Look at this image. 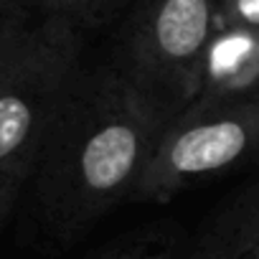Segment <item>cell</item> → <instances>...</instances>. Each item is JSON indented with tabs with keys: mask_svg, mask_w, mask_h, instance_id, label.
<instances>
[{
	"mask_svg": "<svg viewBox=\"0 0 259 259\" xmlns=\"http://www.w3.org/2000/svg\"><path fill=\"white\" fill-rule=\"evenodd\" d=\"M6 3H8V6H13V8H16V6H18V3H21V0H6Z\"/></svg>",
	"mask_w": 259,
	"mask_h": 259,
	"instance_id": "obj_12",
	"label": "cell"
},
{
	"mask_svg": "<svg viewBox=\"0 0 259 259\" xmlns=\"http://www.w3.org/2000/svg\"><path fill=\"white\" fill-rule=\"evenodd\" d=\"M23 183H26L23 176L0 170V226H3V221L8 219V213H11V208H13Z\"/></svg>",
	"mask_w": 259,
	"mask_h": 259,
	"instance_id": "obj_10",
	"label": "cell"
},
{
	"mask_svg": "<svg viewBox=\"0 0 259 259\" xmlns=\"http://www.w3.org/2000/svg\"><path fill=\"white\" fill-rule=\"evenodd\" d=\"M41 3L49 16L66 18L74 26H79L81 21H89L99 8V0H41Z\"/></svg>",
	"mask_w": 259,
	"mask_h": 259,
	"instance_id": "obj_9",
	"label": "cell"
},
{
	"mask_svg": "<svg viewBox=\"0 0 259 259\" xmlns=\"http://www.w3.org/2000/svg\"><path fill=\"white\" fill-rule=\"evenodd\" d=\"M173 254L176 236L165 229H150L112 244L97 259H173Z\"/></svg>",
	"mask_w": 259,
	"mask_h": 259,
	"instance_id": "obj_7",
	"label": "cell"
},
{
	"mask_svg": "<svg viewBox=\"0 0 259 259\" xmlns=\"http://www.w3.org/2000/svg\"><path fill=\"white\" fill-rule=\"evenodd\" d=\"M259 102V33L219 26L198 69L193 104Z\"/></svg>",
	"mask_w": 259,
	"mask_h": 259,
	"instance_id": "obj_5",
	"label": "cell"
},
{
	"mask_svg": "<svg viewBox=\"0 0 259 259\" xmlns=\"http://www.w3.org/2000/svg\"><path fill=\"white\" fill-rule=\"evenodd\" d=\"M79 31L46 16L0 38V170L31 178L81 74Z\"/></svg>",
	"mask_w": 259,
	"mask_h": 259,
	"instance_id": "obj_2",
	"label": "cell"
},
{
	"mask_svg": "<svg viewBox=\"0 0 259 259\" xmlns=\"http://www.w3.org/2000/svg\"><path fill=\"white\" fill-rule=\"evenodd\" d=\"M219 26H234L259 33V0H216Z\"/></svg>",
	"mask_w": 259,
	"mask_h": 259,
	"instance_id": "obj_8",
	"label": "cell"
},
{
	"mask_svg": "<svg viewBox=\"0 0 259 259\" xmlns=\"http://www.w3.org/2000/svg\"><path fill=\"white\" fill-rule=\"evenodd\" d=\"M191 259H259V183L208 221Z\"/></svg>",
	"mask_w": 259,
	"mask_h": 259,
	"instance_id": "obj_6",
	"label": "cell"
},
{
	"mask_svg": "<svg viewBox=\"0 0 259 259\" xmlns=\"http://www.w3.org/2000/svg\"><path fill=\"white\" fill-rule=\"evenodd\" d=\"M216 28V0H150L130 28L119 74L165 124L193 104Z\"/></svg>",
	"mask_w": 259,
	"mask_h": 259,
	"instance_id": "obj_3",
	"label": "cell"
},
{
	"mask_svg": "<svg viewBox=\"0 0 259 259\" xmlns=\"http://www.w3.org/2000/svg\"><path fill=\"white\" fill-rule=\"evenodd\" d=\"M18 26H23V18L13 11V6H8L6 0H0V38H6Z\"/></svg>",
	"mask_w": 259,
	"mask_h": 259,
	"instance_id": "obj_11",
	"label": "cell"
},
{
	"mask_svg": "<svg viewBox=\"0 0 259 259\" xmlns=\"http://www.w3.org/2000/svg\"><path fill=\"white\" fill-rule=\"evenodd\" d=\"M163 127L119 69L81 71L36 170L49 226L71 239L133 198Z\"/></svg>",
	"mask_w": 259,
	"mask_h": 259,
	"instance_id": "obj_1",
	"label": "cell"
},
{
	"mask_svg": "<svg viewBox=\"0 0 259 259\" xmlns=\"http://www.w3.org/2000/svg\"><path fill=\"white\" fill-rule=\"evenodd\" d=\"M256 153L259 102L191 104L160 130L133 198L165 203L183 188Z\"/></svg>",
	"mask_w": 259,
	"mask_h": 259,
	"instance_id": "obj_4",
	"label": "cell"
}]
</instances>
